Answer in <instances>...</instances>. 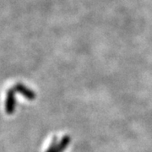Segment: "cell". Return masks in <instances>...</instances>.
<instances>
[{
  "label": "cell",
  "instance_id": "cell-3",
  "mask_svg": "<svg viewBox=\"0 0 152 152\" xmlns=\"http://www.w3.org/2000/svg\"><path fill=\"white\" fill-rule=\"evenodd\" d=\"M71 142V137L69 135H64L61 140L58 142V145L57 147V151L56 152H64L68 146L69 145Z\"/></svg>",
  "mask_w": 152,
  "mask_h": 152
},
{
  "label": "cell",
  "instance_id": "cell-4",
  "mask_svg": "<svg viewBox=\"0 0 152 152\" xmlns=\"http://www.w3.org/2000/svg\"><path fill=\"white\" fill-rule=\"evenodd\" d=\"M58 145V143L57 140H56V138H54V139H53V142L51 143L50 146L48 147V149L46 151V152H56Z\"/></svg>",
  "mask_w": 152,
  "mask_h": 152
},
{
  "label": "cell",
  "instance_id": "cell-1",
  "mask_svg": "<svg viewBox=\"0 0 152 152\" xmlns=\"http://www.w3.org/2000/svg\"><path fill=\"white\" fill-rule=\"evenodd\" d=\"M15 88H11L7 91L5 101V112L6 113L11 115L15 113L16 107V99H15Z\"/></svg>",
  "mask_w": 152,
  "mask_h": 152
},
{
  "label": "cell",
  "instance_id": "cell-2",
  "mask_svg": "<svg viewBox=\"0 0 152 152\" xmlns=\"http://www.w3.org/2000/svg\"><path fill=\"white\" fill-rule=\"evenodd\" d=\"M15 91L20 94H21L24 97H26L29 101H34L36 97H37V95L34 91H32L31 89H30L29 87L26 86L24 84L22 83H18L15 85V86L14 87Z\"/></svg>",
  "mask_w": 152,
  "mask_h": 152
}]
</instances>
